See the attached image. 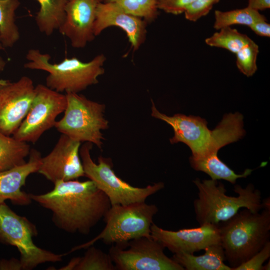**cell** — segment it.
Segmentation results:
<instances>
[{
    "mask_svg": "<svg viewBox=\"0 0 270 270\" xmlns=\"http://www.w3.org/2000/svg\"><path fill=\"white\" fill-rule=\"evenodd\" d=\"M218 30L206 38L205 42L208 46L224 48L236 54L252 40L246 34L231 26L223 28Z\"/></svg>",
    "mask_w": 270,
    "mask_h": 270,
    "instance_id": "obj_24",
    "label": "cell"
},
{
    "mask_svg": "<svg viewBox=\"0 0 270 270\" xmlns=\"http://www.w3.org/2000/svg\"><path fill=\"white\" fill-rule=\"evenodd\" d=\"M34 94L35 86L26 76L0 88V132L12 135L26 116Z\"/></svg>",
    "mask_w": 270,
    "mask_h": 270,
    "instance_id": "obj_11",
    "label": "cell"
},
{
    "mask_svg": "<svg viewBox=\"0 0 270 270\" xmlns=\"http://www.w3.org/2000/svg\"><path fill=\"white\" fill-rule=\"evenodd\" d=\"M260 213L245 208L218 224L220 244L232 270L248 260L270 241V208Z\"/></svg>",
    "mask_w": 270,
    "mask_h": 270,
    "instance_id": "obj_2",
    "label": "cell"
},
{
    "mask_svg": "<svg viewBox=\"0 0 270 270\" xmlns=\"http://www.w3.org/2000/svg\"><path fill=\"white\" fill-rule=\"evenodd\" d=\"M256 35L262 37H270V24L267 20L257 21L249 27Z\"/></svg>",
    "mask_w": 270,
    "mask_h": 270,
    "instance_id": "obj_31",
    "label": "cell"
},
{
    "mask_svg": "<svg viewBox=\"0 0 270 270\" xmlns=\"http://www.w3.org/2000/svg\"><path fill=\"white\" fill-rule=\"evenodd\" d=\"M270 260L268 261V263L266 264V265L264 266H263V270H269L270 268Z\"/></svg>",
    "mask_w": 270,
    "mask_h": 270,
    "instance_id": "obj_35",
    "label": "cell"
},
{
    "mask_svg": "<svg viewBox=\"0 0 270 270\" xmlns=\"http://www.w3.org/2000/svg\"><path fill=\"white\" fill-rule=\"evenodd\" d=\"M20 5L19 0H0V42L4 48L12 47L20 39L15 21V12Z\"/></svg>",
    "mask_w": 270,
    "mask_h": 270,
    "instance_id": "obj_22",
    "label": "cell"
},
{
    "mask_svg": "<svg viewBox=\"0 0 270 270\" xmlns=\"http://www.w3.org/2000/svg\"><path fill=\"white\" fill-rule=\"evenodd\" d=\"M38 234L36 226L27 218L16 214L5 202L0 204V243L18 249L22 270H31L45 262H60L66 256L36 246L33 238Z\"/></svg>",
    "mask_w": 270,
    "mask_h": 270,
    "instance_id": "obj_8",
    "label": "cell"
},
{
    "mask_svg": "<svg viewBox=\"0 0 270 270\" xmlns=\"http://www.w3.org/2000/svg\"><path fill=\"white\" fill-rule=\"evenodd\" d=\"M200 256L194 254H175L172 258L186 270H232L226 265L224 249L221 244L210 245Z\"/></svg>",
    "mask_w": 270,
    "mask_h": 270,
    "instance_id": "obj_18",
    "label": "cell"
},
{
    "mask_svg": "<svg viewBox=\"0 0 270 270\" xmlns=\"http://www.w3.org/2000/svg\"><path fill=\"white\" fill-rule=\"evenodd\" d=\"M220 0H194L184 12L187 20L195 22L206 16Z\"/></svg>",
    "mask_w": 270,
    "mask_h": 270,
    "instance_id": "obj_28",
    "label": "cell"
},
{
    "mask_svg": "<svg viewBox=\"0 0 270 270\" xmlns=\"http://www.w3.org/2000/svg\"><path fill=\"white\" fill-rule=\"evenodd\" d=\"M214 28L216 30L235 24L246 26L250 27L254 22L267 20L260 12L248 6L228 11H214Z\"/></svg>",
    "mask_w": 270,
    "mask_h": 270,
    "instance_id": "obj_23",
    "label": "cell"
},
{
    "mask_svg": "<svg viewBox=\"0 0 270 270\" xmlns=\"http://www.w3.org/2000/svg\"><path fill=\"white\" fill-rule=\"evenodd\" d=\"M28 161L25 164L8 170L0 172V204L10 200L14 204L26 206L32 200L30 194L22 190L27 178L38 172L41 164V154L32 148Z\"/></svg>",
    "mask_w": 270,
    "mask_h": 270,
    "instance_id": "obj_17",
    "label": "cell"
},
{
    "mask_svg": "<svg viewBox=\"0 0 270 270\" xmlns=\"http://www.w3.org/2000/svg\"><path fill=\"white\" fill-rule=\"evenodd\" d=\"M152 116L165 122L173 128L174 136L170 139V144L182 142L191 150L192 156H200L208 146L212 130L206 120L199 116H186L181 114L168 116L160 112L152 100Z\"/></svg>",
    "mask_w": 270,
    "mask_h": 270,
    "instance_id": "obj_14",
    "label": "cell"
},
{
    "mask_svg": "<svg viewBox=\"0 0 270 270\" xmlns=\"http://www.w3.org/2000/svg\"><path fill=\"white\" fill-rule=\"evenodd\" d=\"M270 256V241L248 260L232 270H263V264Z\"/></svg>",
    "mask_w": 270,
    "mask_h": 270,
    "instance_id": "obj_29",
    "label": "cell"
},
{
    "mask_svg": "<svg viewBox=\"0 0 270 270\" xmlns=\"http://www.w3.org/2000/svg\"><path fill=\"white\" fill-rule=\"evenodd\" d=\"M258 46L252 40L235 54L236 64L239 71L247 77L252 76L256 72Z\"/></svg>",
    "mask_w": 270,
    "mask_h": 270,
    "instance_id": "obj_27",
    "label": "cell"
},
{
    "mask_svg": "<svg viewBox=\"0 0 270 270\" xmlns=\"http://www.w3.org/2000/svg\"><path fill=\"white\" fill-rule=\"evenodd\" d=\"M26 58L28 62L24 64V68L48 72L46 86L66 94L78 93L98 84V77L104 73V64L106 60L101 54L88 62L72 57L65 58L60 63L52 64L50 62L49 54L42 53L37 49L29 50Z\"/></svg>",
    "mask_w": 270,
    "mask_h": 270,
    "instance_id": "obj_4",
    "label": "cell"
},
{
    "mask_svg": "<svg viewBox=\"0 0 270 270\" xmlns=\"http://www.w3.org/2000/svg\"><path fill=\"white\" fill-rule=\"evenodd\" d=\"M92 147V144L86 142L80 149L84 176L93 181L105 194L111 206L145 202L148 196L164 188V184L162 182L144 188L132 186L116 174L110 158L100 156L98 164L95 163L90 156Z\"/></svg>",
    "mask_w": 270,
    "mask_h": 270,
    "instance_id": "obj_6",
    "label": "cell"
},
{
    "mask_svg": "<svg viewBox=\"0 0 270 270\" xmlns=\"http://www.w3.org/2000/svg\"><path fill=\"white\" fill-rule=\"evenodd\" d=\"M80 142L62 134L50 154L42 157L38 172L53 183L84 176L80 155Z\"/></svg>",
    "mask_w": 270,
    "mask_h": 270,
    "instance_id": "obj_12",
    "label": "cell"
},
{
    "mask_svg": "<svg viewBox=\"0 0 270 270\" xmlns=\"http://www.w3.org/2000/svg\"><path fill=\"white\" fill-rule=\"evenodd\" d=\"M66 104V94L46 85H36L28 112L12 136L20 141L36 144L45 132L54 126L57 116L64 112Z\"/></svg>",
    "mask_w": 270,
    "mask_h": 270,
    "instance_id": "obj_10",
    "label": "cell"
},
{
    "mask_svg": "<svg viewBox=\"0 0 270 270\" xmlns=\"http://www.w3.org/2000/svg\"><path fill=\"white\" fill-rule=\"evenodd\" d=\"M104 0H68L64 22L58 29L70 40L72 46L85 47L96 36L94 25L97 8Z\"/></svg>",
    "mask_w": 270,
    "mask_h": 270,
    "instance_id": "obj_15",
    "label": "cell"
},
{
    "mask_svg": "<svg viewBox=\"0 0 270 270\" xmlns=\"http://www.w3.org/2000/svg\"><path fill=\"white\" fill-rule=\"evenodd\" d=\"M40 4L35 20L40 31L50 36L64 22L68 0H36Z\"/></svg>",
    "mask_w": 270,
    "mask_h": 270,
    "instance_id": "obj_19",
    "label": "cell"
},
{
    "mask_svg": "<svg viewBox=\"0 0 270 270\" xmlns=\"http://www.w3.org/2000/svg\"><path fill=\"white\" fill-rule=\"evenodd\" d=\"M54 184L51 191L30 196L50 210L54 224L67 232L89 234L111 206L108 196L92 180H60Z\"/></svg>",
    "mask_w": 270,
    "mask_h": 270,
    "instance_id": "obj_1",
    "label": "cell"
},
{
    "mask_svg": "<svg viewBox=\"0 0 270 270\" xmlns=\"http://www.w3.org/2000/svg\"><path fill=\"white\" fill-rule=\"evenodd\" d=\"M150 236L175 254H194L208 246L220 244L218 224H204L200 227L169 230L152 224Z\"/></svg>",
    "mask_w": 270,
    "mask_h": 270,
    "instance_id": "obj_13",
    "label": "cell"
},
{
    "mask_svg": "<svg viewBox=\"0 0 270 270\" xmlns=\"http://www.w3.org/2000/svg\"><path fill=\"white\" fill-rule=\"evenodd\" d=\"M22 270L20 260L15 258L9 260H0V270Z\"/></svg>",
    "mask_w": 270,
    "mask_h": 270,
    "instance_id": "obj_32",
    "label": "cell"
},
{
    "mask_svg": "<svg viewBox=\"0 0 270 270\" xmlns=\"http://www.w3.org/2000/svg\"><path fill=\"white\" fill-rule=\"evenodd\" d=\"M6 62L2 58V57L0 56V72H2L6 66Z\"/></svg>",
    "mask_w": 270,
    "mask_h": 270,
    "instance_id": "obj_34",
    "label": "cell"
},
{
    "mask_svg": "<svg viewBox=\"0 0 270 270\" xmlns=\"http://www.w3.org/2000/svg\"><path fill=\"white\" fill-rule=\"evenodd\" d=\"M198 190V198L194 201L196 218L200 225H218L234 216L241 208L253 212L264 208L261 192L252 184L244 188L235 184L234 191L237 196L226 194L224 185L217 180L196 178L193 180Z\"/></svg>",
    "mask_w": 270,
    "mask_h": 270,
    "instance_id": "obj_3",
    "label": "cell"
},
{
    "mask_svg": "<svg viewBox=\"0 0 270 270\" xmlns=\"http://www.w3.org/2000/svg\"><path fill=\"white\" fill-rule=\"evenodd\" d=\"M194 0H158V8L167 14L178 15L184 13Z\"/></svg>",
    "mask_w": 270,
    "mask_h": 270,
    "instance_id": "obj_30",
    "label": "cell"
},
{
    "mask_svg": "<svg viewBox=\"0 0 270 270\" xmlns=\"http://www.w3.org/2000/svg\"><path fill=\"white\" fill-rule=\"evenodd\" d=\"M4 50V48L2 46V44H1L0 42V50Z\"/></svg>",
    "mask_w": 270,
    "mask_h": 270,
    "instance_id": "obj_36",
    "label": "cell"
},
{
    "mask_svg": "<svg viewBox=\"0 0 270 270\" xmlns=\"http://www.w3.org/2000/svg\"><path fill=\"white\" fill-rule=\"evenodd\" d=\"M165 247L150 237H140L122 244H112L109 254L116 270H184L164 253Z\"/></svg>",
    "mask_w": 270,
    "mask_h": 270,
    "instance_id": "obj_9",
    "label": "cell"
},
{
    "mask_svg": "<svg viewBox=\"0 0 270 270\" xmlns=\"http://www.w3.org/2000/svg\"><path fill=\"white\" fill-rule=\"evenodd\" d=\"M248 7L260 12L270 8V0H248Z\"/></svg>",
    "mask_w": 270,
    "mask_h": 270,
    "instance_id": "obj_33",
    "label": "cell"
},
{
    "mask_svg": "<svg viewBox=\"0 0 270 270\" xmlns=\"http://www.w3.org/2000/svg\"><path fill=\"white\" fill-rule=\"evenodd\" d=\"M114 2L126 12L142 18L148 24L154 22L158 15V0H104Z\"/></svg>",
    "mask_w": 270,
    "mask_h": 270,
    "instance_id": "obj_25",
    "label": "cell"
},
{
    "mask_svg": "<svg viewBox=\"0 0 270 270\" xmlns=\"http://www.w3.org/2000/svg\"><path fill=\"white\" fill-rule=\"evenodd\" d=\"M67 100L63 117L54 127L62 134L82 142H88L101 148L104 139L101 132L108 127L104 118L105 106L78 93L66 94Z\"/></svg>",
    "mask_w": 270,
    "mask_h": 270,
    "instance_id": "obj_7",
    "label": "cell"
},
{
    "mask_svg": "<svg viewBox=\"0 0 270 270\" xmlns=\"http://www.w3.org/2000/svg\"><path fill=\"white\" fill-rule=\"evenodd\" d=\"M30 150L28 142L0 132V172L25 164Z\"/></svg>",
    "mask_w": 270,
    "mask_h": 270,
    "instance_id": "obj_21",
    "label": "cell"
},
{
    "mask_svg": "<svg viewBox=\"0 0 270 270\" xmlns=\"http://www.w3.org/2000/svg\"><path fill=\"white\" fill-rule=\"evenodd\" d=\"M147 24L144 20L126 12L116 4L103 2L97 8L94 33L96 36L108 27H118L126 32L135 52L146 40Z\"/></svg>",
    "mask_w": 270,
    "mask_h": 270,
    "instance_id": "obj_16",
    "label": "cell"
},
{
    "mask_svg": "<svg viewBox=\"0 0 270 270\" xmlns=\"http://www.w3.org/2000/svg\"><path fill=\"white\" fill-rule=\"evenodd\" d=\"M82 257H78L74 270H115L116 266L109 254L90 246Z\"/></svg>",
    "mask_w": 270,
    "mask_h": 270,
    "instance_id": "obj_26",
    "label": "cell"
},
{
    "mask_svg": "<svg viewBox=\"0 0 270 270\" xmlns=\"http://www.w3.org/2000/svg\"><path fill=\"white\" fill-rule=\"evenodd\" d=\"M158 208L145 202L111 206L104 217L106 226L92 240L72 248L66 253L86 248L102 240L106 244H122L138 238L150 236V228Z\"/></svg>",
    "mask_w": 270,
    "mask_h": 270,
    "instance_id": "obj_5",
    "label": "cell"
},
{
    "mask_svg": "<svg viewBox=\"0 0 270 270\" xmlns=\"http://www.w3.org/2000/svg\"><path fill=\"white\" fill-rule=\"evenodd\" d=\"M192 168L196 171L208 174L213 180H224L234 184L236 180L245 178L250 175L253 169L246 168L242 174H237L217 156H208L200 158L190 157Z\"/></svg>",
    "mask_w": 270,
    "mask_h": 270,
    "instance_id": "obj_20",
    "label": "cell"
}]
</instances>
